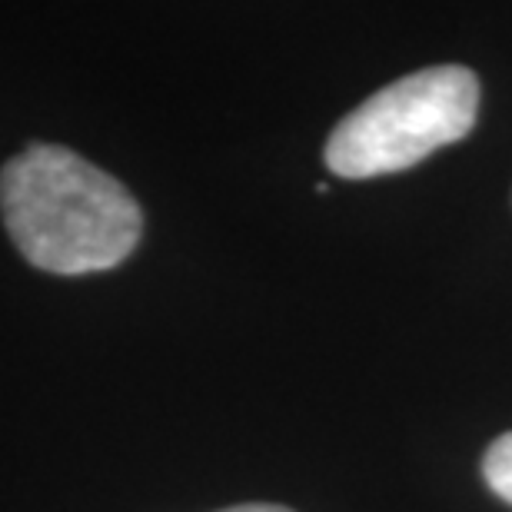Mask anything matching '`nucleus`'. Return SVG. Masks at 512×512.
Instances as JSON below:
<instances>
[{"label":"nucleus","mask_w":512,"mask_h":512,"mask_svg":"<svg viewBox=\"0 0 512 512\" xmlns=\"http://www.w3.org/2000/svg\"><path fill=\"white\" fill-rule=\"evenodd\" d=\"M0 213L20 256L54 276L114 270L143 233L124 183L60 143H27L4 163Z\"/></svg>","instance_id":"f257e3e1"},{"label":"nucleus","mask_w":512,"mask_h":512,"mask_svg":"<svg viewBox=\"0 0 512 512\" xmlns=\"http://www.w3.org/2000/svg\"><path fill=\"white\" fill-rule=\"evenodd\" d=\"M479 80L469 67H423L376 90L326 140V167L346 180H370L416 167L476 127Z\"/></svg>","instance_id":"f03ea898"},{"label":"nucleus","mask_w":512,"mask_h":512,"mask_svg":"<svg viewBox=\"0 0 512 512\" xmlns=\"http://www.w3.org/2000/svg\"><path fill=\"white\" fill-rule=\"evenodd\" d=\"M483 476L489 489L503 499V503L512 506V433L499 436L493 446H489V453L483 459Z\"/></svg>","instance_id":"7ed1b4c3"},{"label":"nucleus","mask_w":512,"mask_h":512,"mask_svg":"<svg viewBox=\"0 0 512 512\" xmlns=\"http://www.w3.org/2000/svg\"><path fill=\"white\" fill-rule=\"evenodd\" d=\"M220 512H293V509H286V506H273V503H243V506L220 509Z\"/></svg>","instance_id":"20e7f679"}]
</instances>
